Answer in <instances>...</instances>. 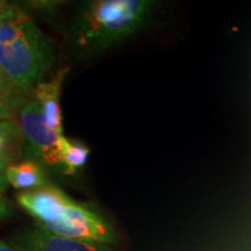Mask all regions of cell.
Instances as JSON below:
<instances>
[{"mask_svg":"<svg viewBox=\"0 0 251 251\" xmlns=\"http://www.w3.org/2000/svg\"><path fill=\"white\" fill-rule=\"evenodd\" d=\"M17 200L36 226L55 236L108 246L120 242L117 229L108 219L92 207L75 201L54 185L24 191Z\"/></svg>","mask_w":251,"mask_h":251,"instance_id":"6da1fadb","label":"cell"},{"mask_svg":"<svg viewBox=\"0 0 251 251\" xmlns=\"http://www.w3.org/2000/svg\"><path fill=\"white\" fill-rule=\"evenodd\" d=\"M157 6L152 0H90L80 6L70 31L83 56L99 55L142 30Z\"/></svg>","mask_w":251,"mask_h":251,"instance_id":"7a4b0ae2","label":"cell"},{"mask_svg":"<svg viewBox=\"0 0 251 251\" xmlns=\"http://www.w3.org/2000/svg\"><path fill=\"white\" fill-rule=\"evenodd\" d=\"M54 61V45L23 7L0 20V71L17 89L33 92Z\"/></svg>","mask_w":251,"mask_h":251,"instance_id":"3957f363","label":"cell"},{"mask_svg":"<svg viewBox=\"0 0 251 251\" xmlns=\"http://www.w3.org/2000/svg\"><path fill=\"white\" fill-rule=\"evenodd\" d=\"M19 126L23 136L26 137L41 161L47 165L61 168L63 170L59 149V141L63 135H58L49 127L36 99L27 100L20 108Z\"/></svg>","mask_w":251,"mask_h":251,"instance_id":"277c9868","label":"cell"},{"mask_svg":"<svg viewBox=\"0 0 251 251\" xmlns=\"http://www.w3.org/2000/svg\"><path fill=\"white\" fill-rule=\"evenodd\" d=\"M9 244L18 251H120L108 244L55 236L36 225L19 231Z\"/></svg>","mask_w":251,"mask_h":251,"instance_id":"5b68a950","label":"cell"},{"mask_svg":"<svg viewBox=\"0 0 251 251\" xmlns=\"http://www.w3.org/2000/svg\"><path fill=\"white\" fill-rule=\"evenodd\" d=\"M67 72L68 69H61L54 78L48 81H40L33 90V98L36 99L41 105L47 124L58 135H63L59 97Z\"/></svg>","mask_w":251,"mask_h":251,"instance_id":"8992f818","label":"cell"},{"mask_svg":"<svg viewBox=\"0 0 251 251\" xmlns=\"http://www.w3.org/2000/svg\"><path fill=\"white\" fill-rule=\"evenodd\" d=\"M7 184L17 190L30 191L47 185L46 176L42 168L35 162L27 161L23 163H13L8 165L5 171Z\"/></svg>","mask_w":251,"mask_h":251,"instance_id":"52a82bcc","label":"cell"},{"mask_svg":"<svg viewBox=\"0 0 251 251\" xmlns=\"http://www.w3.org/2000/svg\"><path fill=\"white\" fill-rule=\"evenodd\" d=\"M63 171L65 174H75L86 164L90 156V149L85 144L67 139L63 135L59 141Z\"/></svg>","mask_w":251,"mask_h":251,"instance_id":"ba28073f","label":"cell"},{"mask_svg":"<svg viewBox=\"0 0 251 251\" xmlns=\"http://www.w3.org/2000/svg\"><path fill=\"white\" fill-rule=\"evenodd\" d=\"M28 94L17 89L13 84L6 78L2 72L0 71V98L13 100V101L26 102V97Z\"/></svg>","mask_w":251,"mask_h":251,"instance_id":"9c48e42d","label":"cell"},{"mask_svg":"<svg viewBox=\"0 0 251 251\" xmlns=\"http://www.w3.org/2000/svg\"><path fill=\"white\" fill-rule=\"evenodd\" d=\"M25 102L13 101V100H7L0 98V121L12 120L14 115L17 114L19 108L24 106Z\"/></svg>","mask_w":251,"mask_h":251,"instance_id":"30bf717a","label":"cell"},{"mask_svg":"<svg viewBox=\"0 0 251 251\" xmlns=\"http://www.w3.org/2000/svg\"><path fill=\"white\" fill-rule=\"evenodd\" d=\"M65 4L64 1H56V0H36V1H26L25 6L31 9H37L40 12H54L59 6Z\"/></svg>","mask_w":251,"mask_h":251,"instance_id":"8fae6325","label":"cell"},{"mask_svg":"<svg viewBox=\"0 0 251 251\" xmlns=\"http://www.w3.org/2000/svg\"><path fill=\"white\" fill-rule=\"evenodd\" d=\"M20 9V5H12L7 1H0V20L11 17V15L17 13Z\"/></svg>","mask_w":251,"mask_h":251,"instance_id":"7c38bea8","label":"cell"},{"mask_svg":"<svg viewBox=\"0 0 251 251\" xmlns=\"http://www.w3.org/2000/svg\"><path fill=\"white\" fill-rule=\"evenodd\" d=\"M12 213V207L11 203L8 202V200L6 199L2 194L1 191H0V221L7 219Z\"/></svg>","mask_w":251,"mask_h":251,"instance_id":"4fadbf2b","label":"cell"},{"mask_svg":"<svg viewBox=\"0 0 251 251\" xmlns=\"http://www.w3.org/2000/svg\"><path fill=\"white\" fill-rule=\"evenodd\" d=\"M5 168H0V191H1V192H4L6 187H7V181H6L5 178Z\"/></svg>","mask_w":251,"mask_h":251,"instance_id":"5bb4252c","label":"cell"},{"mask_svg":"<svg viewBox=\"0 0 251 251\" xmlns=\"http://www.w3.org/2000/svg\"><path fill=\"white\" fill-rule=\"evenodd\" d=\"M0 251H18L15 250L11 244L4 242V241L0 240Z\"/></svg>","mask_w":251,"mask_h":251,"instance_id":"9a60e30c","label":"cell"}]
</instances>
